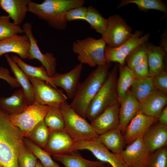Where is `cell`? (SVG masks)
<instances>
[{
  "label": "cell",
  "mask_w": 167,
  "mask_h": 167,
  "mask_svg": "<svg viewBox=\"0 0 167 167\" xmlns=\"http://www.w3.org/2000/svg\"><path fill=\"white\" fill-rule=\"evenodd\" d=\"M24 138L11 123L9 114L0 108V167H18V155Z\"/></svg>",
  "instance_id": "1"
},
{
  "label": "cell",
  "mask_w": 167,
  "mask_h": 167,
  "mask_svg": "<svg viewBox=\"0 0 167 167\" xmlns=\"http://www.w3.org/2000/svg\"><path fill=\"white\" fill-rule=\"evenodd\" d=\"M84 0H45L41 3L31 1L28 11L39 19L47 22L50 26L58 30H64L67 21L65 17L70 9L83 6Z\"/></svg>",
  "instance_id": "2"
},
{
  "label": "cell",
  "mask_w": 167,
  "mask_h": 167,
  "mask_svg": "<svg viewBox=\"0 0 167 167\" xmlns=\"http://www.w3.org/2000/svg\"><path fill=\"white\" fill-rule=\"evenodd\" d=\"M111 65V63H106L97 66V68L80 83L70 105L82 117L86 119L89 105L106 79Z\"/></svg>",
  "instance_id": "3"
},
{
  "label": "cell",
  "mask_w": 167,
  "mask_h": 167,
  "mask_svg": "<svg viewBox=\"0 0 167 167\" xmlns=\"http://www.w3.org/2000/svg\"><path fill=\"white\" fill-rule=\"evenodd\" d=\"M117 64L109 72L105 81L91 102L86 118L90 122L118 101L117 89Z\"/></svg>",
  "instance_id": "4"
},
{
  "label": "cell",
  "mask_w": 167,
  "mask_h": 167,
  "mask_svg": "<svg viewBox=\"0 0 167 167\" xmlns=\"http://www.w3.org/2000/svg\"><path fill=\"white\" fill-rule=\"evenodd\" d=\"M106 44L101 38L97 39L88 37L74 41L72 49L78 55V60L81 63L93 67L106 63L105 56Z\"/></svg>",
  "instance_id": "5"
},
{
  "label": "cell",
  "mask_w": 167,
  "mask_h": 167,
  "mask_svg": "<svg viewBox=\"0 0 167 167\" xmlns=\"http://www.w3.org/2000/svg\"><path fill=\"white\" fill-rule=\"evenodd\" d=\"M60 109L64 120L65 130L75 142L98 137L90 124L77 114L67 101Z\"/></svg>",
  "instance_id": "6"
},
{
  "label": "cell",
  "mask_w": 167,
  "mask_h": 167,
  "mask_svg": "<svg viewBox=\"0 0 167 167\" xmlns=\"http://www.w3.org/2000/svg\"><path fill=\"white\" fill-rule=\"evenodd\" d=\"M49 109L47 105H43L35 101L28 105L22 112L9 114L12 124L21 131L24 137L39 122L43 120Z\"/></svg>",
  "instance_id": "7"
},
{
  "label": "cell",
  "mask_w": 167,
  "mask_h": 167,
  "mask_svg": "<svg viewBox=\"0 0 167 167\" xmlns=\"http://www.w3.org/2000/svg\"><path fill=\"white\" fill-rule=\"evenodd\" d=\"M143 34L142 31H136L128 41L118 47L112 48L106 45L105 50L106 63L116 62L124 65L128 54L137 47L148 41L150 34L147 33L142 36Z\"/></svg>",
  "instance_id": "8"
},
{
  "label": "cell",
  "mask_w": 167,
  "mask_h": 167,
  "mask_svg": "<svg viewBox=\"0 0 167 167\" xmlns=\"http://www.w3.org/2000/svg\"><path fill=\"white\" fill-rule=\"evenodd\" d=\"M106 29L102 39L109 47H118L128 41L131 36L132 29L125 19L118 15L109 16Z\"/></svg>",
  "instance_id": "9"
},
{
  "label": "cell",
  "mask_w": 167,
  "mask_h": 167,
  "mask_svg": "<svg viewBox=\"0 0 167 167\" xmlns=\"http://www.w3.org/2000/svg\"><path fill=\"white\" fill-rule=\"evenodd\" d=\"M82 150L90 151L99 161L107 163L112 167H128L119 154L109 151L98 137L76 142L74 151Z\"/></svg>",
  "instance_id": "10"
},
{
  "label": "cell",
  "mask_w": 167,
  "mask_h": 167,
  "mask_svg": "<svg viewBox=\"0 0 167 167\" xmlns=\"http://www.w3.org/2000/svg\"><path fill=\"white\" fill-rule=\"evenodd\" d=\"M33 89L35 100L39 104L60 108L67 99L62 91L39 79L28 76Z\"/></svg>",
  "instance_id": "11"
},
{
  "label": "cell",
  "mask_w": 167,
  "mask_h": 167,
  "mask_svg": "<svg viewBox=\"0 0 167 167\" xmlns=\"http://www.w3.org/2000/svg\"><path fill=\"white\" fill-rule=\"evenodd\" d=\"M22 28L30 42L29 50V60L36 59L42 64L45 69L49 77H51L56 72V60L53 54L47 52L43 54L37 45V40L34 37L32 32V27L29 23H24Z\"/></svg>",
  "instance_id": "12"
},
{
  "label": "cell",
  "mask_w": 167,
  "mask_h": 167,
  "mask_svg": "<svg viewBox=\"0 0 167 167\" xmlns=\"http://www.w3.org/2000/svg\"><path fill=\"white\" fill-rule=\"evenodd\" d=\"M83 68V65L80 63L67 73H56L50 77L52 87L56 88L57 86L61 88L66 92L67 98L72 100L80 83L79 79Z\"/></svg>",
  "instance_id": "13"
},
{
  "label": "cell",
  "mask_w": 167,
  "mask_h": 167,
  "mask_svg": "<svg viewBox=\"0 0 167 167\" xmlns=\"http://www.w3.org/2000/svg\"><path fill=\"white\" fill-rule=\"evenodd\" d=\"M150 153L142 138L128 144L119 154L128 167H145Z\"/></svg>",
  "instance_id": "14"
},
{
  "label": "cell",
  "mask_w": 167,
  "mask_h": 167,
  "mask_svg": "<svg viewBox=\"0 0 167 167\" xmlns=\"http://www.w3.org/2000/svg\"><path fill=\"white\" fill-rule=\"evenodd\" d=\"M75 142L65 130L50 131L48 140L44 149L50 155H58L73 152Z\"/></svg>",
  "instance_id": "15"
},
{
  "label": "cell",
  "mask_w": 167,
  "mask_h": 167,
  "mask_svg": "<svg viewBox=\"0 0 167 167\" xmlns=\"http://www.w3.org/2000/svg\"><path fill=\"white\" fill-rule=\"evenodd\" d=\"M158 118L139 111L127 126L123 135L126 144H129L136 139L142 138L146 131Z\"/></svg>",
  "instance_id": "16"
},
{
  "label": "cell",
  "mask_w": 167,
  "mask_h": 167,
  "mask_svg": "<svg viewBox=\"0 0 167 167\" xmlns=\"http://www.w3.org/2000/svg\"><path fill=\"white\" fill-rule=\"evenodd\" d=\"M120 106V103L117 102L90 122L91 126L98 135L118 128Z\"/></svg>",
  "instance_id": "17"
},
{
  "label": "cell",
  "mask_w": 167,
  "mask_h": 167,
  "mask_svg": "<svg viewBox=\"0 0 167 167\" xmlns=\"http://www.w3.org/2000/svg\"><path fill=\"white\" fill-rule=\"evenodd\" d=\"M157 122L150 126L142 137L143 142L150 153L167 145V126Z\"/></svg>",
  "instance_id": "18"
},
{
  "label": "cell",
  "mask_w": 167,
  "mask_h": 167,
  "mask_svg": "<svg viewBox=\"0 0 167 167\" xmlns=\"http://www.w3.org/2000/svg\"><path fill=\"white\" fill-rule=\"evenodd\" d=\"M139 102L129 89L120 103L119 129L123 135L128 124L139 111Z\"/></svg>",
  "instance_id": "19"
},
{
  "label": "cell",
  "mask_w": 167,
  "mask_h": 167,
  "mask_svg": "<svg viewBox=\"0 0 167 167\" xmlns=\"http://www.w3.org/2000/svg\"><path fill=\"white\" fill-rule=\"evenodd\" d=\"M167 93L156 89L139 102V112L158 118L167 104Z\"/></svg>",
  "instance_id": "20"
},
{
  "label": "cell",
  "mask_w": 167,
  "mask_h": 167,
  "mask_svg": "<svg viewBox=\"0 0 167 167\" xmlns=\"http://www.w3.org/2000/svg\"><path fill=\"white\" fill-rule=\"evenodd\" d=\"M30 42L26 35H16L0 41V57L12 52L18 54L21 58H28Z\"/></svg>",
  "instance_id": "21"
},
{
  "label": "cell",
  "mask_w": 167,
  "mask_h": 167,
  "mask_svg": "<svg viewBox=\"0 0 167 167\" xmlns=\"http://www.w3.org/2000/svg\"><path fill=\"white\" fill-rule=\"evenodd\" d=\"M31 1L0 0V7L8 14L15 24L19 25L25 18Z\"/></svg>",
  "instance_id": "22"
},
{
  "label": "cell",
  "mask_w": 167,
  "mask_h": 167,
  "mask_svg": "<svg viewBox=\"0 0 167 167\" xmlns=\"http://www.w3.org/2000/svg\"><path fill=\"white\" fill-rule=\"evenodd\" d=\"M28 105L27 98L22 88L16 90L10 96L0 97V108L9 114L19 113Z\"/></svg>",
  "instance_id": "23"
},
{
  "label": "cell",
  "mask_w": 167,
  "mask_h": 167,
  "mask_svg": "<svg viewBox=\"0 0 167 167\" xmlns=\"http://www.w3.org/2000/svg\"><path fill=\"white\" fill-rule=\"evenodd\" d=\"M147 58L149 67V76L152 77L165 68L164 60L167 53L162 47L147 42Z\"/></svg>",
  "instance_id": "24"
},
{
  "label": "cell",
  "mask_w": 167,
  "mask_h": 167,
  "mask_svg": "<svg viewBox=\"0 0 167 167\" xmlns=\"http://www.w3.org/2000/svg\"><path fill=\"white\" fill-rule=\"evenodd\" d=\"M53 157L65 167H110L109 164L103 161L85 159L76 151L66 154L53 155Z\"/></svg>",
  "instance_id": "25"
},
{
  "label": "cell",
  "mask_w": 167,
  "mask_h": 167,
  "mask_svg": "<svg viewBox=\"0 0 167 167\" xmlns=\"http://www.w3.org/2000/svg\"><path fill=\"white\" fill-rule=\"evenodd\" d=\"M5 56L15 75V78L25 93L28 105L32 104L35 101L33 89L27 76L14 62L8 54H5Z\"/></svg>",
  "instance_id": "26"
},
{
  "label": "cell",
  "mask_w": 167,
  "mask_h": 167,
  "mask_svg": "<svg viewBox=\"0 0 167 167\" xmlns=\"http://www.w3.org/2000/svg\"><path fill=\"white\" fill-rule=\"evenodd\" d=\"M102 143L113 153L119 154L125 145L123 135L118 128L105 132L98 135Z\"/></svg>",
  "instance_id": "27"
},
{
  "label": "cell",
  "mask_w": 167,
  "mask_h": 167,
  "mask_svg": "<svg viewBox=\"0 0 167 167\" xmlns=\"http://www.w3.org/2000/svg\"><path fill=\"white\" fill-rule=\"evenodd\" d=\"M117 65L119 77L117 80V89L118 101L120 103L135 78L131 69L126 64L123 66L118 64Z\"/></svg>",
  "instance_id": "28"
},
{
  "label": "cell",
  "mask_w": 167,
  "mask_h": 167,
  "mask_svg": "<svg viewBox=\"0 0 167 167\" xmlns=\"http://www.w3.org/2000/svg\"><path fill=\"white\" fill-rule=\"evenodd\" d=\"M129 90L132 94L140 102L156 89L152 77H148L141 79H135Z\"/></svg>",
  "instance_id": "29"
},
{
  "label": "cell",
  "mask_w": 167,
  "mask_h": 167,
  "mask_svg": "<svg viewBox=\"0 0 167 167\" xmlns=\"http://www.w3.org/2000/svg\"><path fill=\"white\" fill-rule=\"evenodd\" d=\"M11 57L14 61L27 76L36 78L45 81L52 86L51 78L48 75L45 68L42 66L39 67L33 66L27 64L21 59L15 55H11Z\"/></svg>",
  "instance_id": "30"
},
{
  "label": "cell",
  "mask_w": 167,
  "mask_h": 167,
  "mask_svg": "<svg viewBox=\"0 0 167 167\" xmlns=\"http://www.w3.org/2000/svg\"><path fill=\"white\" fill-rule=\"evenodd\" d=\"M85 21L90 24L91 28L101 35L105 32L108 22V19L103 17L97 10L91 6L87 7Z\"/></svg>",
  "instance_id": "31"
},
{
  "label": "cell",
  "mask_w": 167,
  "mask_h": 167,
  "mask_svg": "<svg viewBox=\"0 0 167 167\" xmlns=\"http://www.w3.org/2000/svg\"><path fill=\"white\" fill-rule=\"evenodd\" d=\"M49 107V109L44 119L46 126L50 131L65 130L64 120L60 108Z\"/></svg>",
  "instance_id": "32"
},
{
  "label": "cell",
  "mask_w": 167,
  "mask_h": 167,
  "mask_svg": "<svg viewBox=\"0 0 167 167\" xmlns=\"http://www.w3.org/2000/svg\"><path fill=\"white\" fill-rule=\"evenodd\" d=\"M50 130L44 120L37 123L30 131L27 137L35 144L44 149L47 143Z\"/></svg>",
  "instance_id": "33"
},
{
  "label": "cell",
  "mask_w": 167,
  "mask_h": 167,
  "mask_svg": "<svg viewBox=\"0 0 167 167\" xmlns=\"http://www.w3.org/2000/svg\"><path fill=\"white\" fill-rule=\"evenodd\" d=\"M133 3L136 4L140 10L146 11L155 10L164 12L165 16L167 12V7L163 1L161 0H122L118 6V8Z\"/></svg>",
  "instance_id": "34"
},
{
  "label": "cell",
  "mask_w": 167,
  "mask_h": 167,
  "mask_svg": "<svg viewBox=\"0 0 167 167\" xmlns=\"http://www.w3.org/2000/svg\"><path fill=\"white\" fill-rule=\"evenodd\" d=\"M24 143L33 155L38 159L44 167H60L54 161L50 155L44 149L36 145L28 138L24 137Z\"/></svg>",
  "instance_id": "35"
},
{
  "label": "cell",
  "mask_w": 167,
  "mask_h": 167,
  "mask_svg": "<svg viewBox=\"0 0 167 167\" xmlns=\"http://www.w3.org/2000/svg\"><path fill=\"white\" fill-rule=\"evenodd\" d=\"M10 19L8 15L0 16V41L24 33L20 26L11 22Z\"/></svg>",
  "instance_id": "36"
},
{
  "label": "cell",
  "mask_w": 167,
  "mask_h": 167,
  "mask_svg": "<svg viewBox=\"0 0 167 167\" xmlns=\"http://www.w3.org/2000/svg\"><path fill=\"white\" fill-rule=\"evenodd\" d=\"M147 42L139 45L133 50L125 59L127 66L131 69L141 62L147 56Z\"/></svg>",
  "instance_id": "37"
},
{
  "label": "cell",
  "mask_w": 167,
  "mask_h": 167,
  "mask_svg": "<svg viewBox=\"0 0 167 167\" xmlns=\"http://www.w3.org/2000/svg\"><path fill=\"white\" fill-rule=\"evenodd\" d=\"M145 167H167L166 146L150 153Z\"/></svg>",
  "instance_id": "38"
},
{
  "label": "cell",
  "mask_w": 167,
  "mask_h": 167,
  "mask_svg": "<svg viewBox=\"0 0 167 167\" xmlns=\"http://www.w3.org/2000/svg\"><path fill=\"white\" fill-rule=\"evenodd\" d=\"M37 158L23 143L19 149L18 157V167H35Z\"/></svg>",
  "instance_id": "39"
},
{
  "label": "cell",
  "mask_w": 167,
  "mask_h": 167,
  "mask_svg": "<svg viewBox=\"0 0 167 167\" xmlns=\"http://www.w3.org/2000/svg\"><path fill=\"white\" fill-rule=\"evenodd\" d=\"M87 11V7L84 6L70 9L66 13L65 19L70 22L76 20H85Z\"/></svg>",
  "instance_id": "40"
},
{
  "label": "cell",
  "mask_w": 167,
  "mask_h": 167,
  "mask_svg": "<svg viewBox=\"0 0 167 167\" xmlns=\"http://www.w3.org/2000/svg\"><path fill=\"white\" fill-rule=\"evenodd\" d=\"M131 70L136 79H143L149 77L147 56L141 62L134 67Z\"/></svg>",
  "instance_id": "41"
},
{
  "label": "cell",
  "mask_w": 167,
  "mask_h": 167,
  "mask_svg": "<svg viewBox=\"0 0 167 167\" xmlns=\"http://www.w3.org/2000/svg\"><path fill=\"white\" fill-rule=\"evenodd\" d=\"M152 78L156 89L167 92V73L165 69Z\"/></svg>",
  "instance_id": "42"
},
{
  "label": "cell",
  "mask_w": 167,
  "mask_h": 167,
  "mask_svg": "<svg viewBox=\"0 0 167 167\" xmlns=\"http://www.w3.org/2000/svg\"><path fill=\"white\" fill-rule=\"evenodd\" d=\"M0 79L6 81L12 87H20L15 78L11 75L9 70L2 66L0 67Z\"/></svg>",
  "instance_id": "43"
},
{
  "label": "cell",
  "mask_w": 167,
  "mask_h": 167,
  "mask_svg": "<svg viewBox=\"0 0 167 167\" xmlns=\"http://www.w3.org/2000/svg\"><path fill=\"white\" fill-rule=\"evenodd\" d=\"M158 121L161 124L167 126V107L162 110L158 118Z\"/></svg>",
  "instance_id": "44"
},
{
  "label": "cell",
  "mask_w": 167,
  "mask_h": 167,
  "mask_svg": "<svg viewBox=\"0 0 167 167\" xmlns=\"http://www.w3.org/2000/svg\"><path fill=\"white\" fill-rule=\"evenodd\" d=\"M160 46L162 47L166 53H167V32L165 31L161 36Z\"/></svg>",
  "instance_id": "45"
},
{
  "label": "cell",
  "mask_w": 167,
  "mask_h": 167,
  "mask_svg": "<svg viewBox=\"0 0 167 167\" xmlns=\"http://www.w3.org/2000/svg\"><path fill=\"white\" fill-rule=\"evenodd\" d=\"M35 167H44L39 160H38Z\"/></svg>",
  "instance_id": "46"
}]
</instances>
